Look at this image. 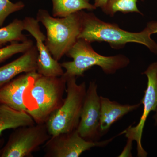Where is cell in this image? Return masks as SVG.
<instances>
[{
  "label": "cell",
  "instance_id": "6da1fadb",
  "mask_svg": "<svg viewBox=\"0 0 157 157\" xmlns=\"http://www.w3.org/2000/svg\"><path fill=\"white\" fill-rule=\"evenodd\" d=\"M65 76L49 77L39 74L25 92L26 112L36 124H45L51 114L61 106L67 89Z\"/></svg>",
  "mask_w": 157,
  "mask_h": 157
},
{
  "label": "cell",
  "instance_id": "7a4b0ae2",
  "mask_svg": "<svg viewBox=\"0 0 157 157\" xmlns=\"http://www.w3.org/2000/svg\"><path fill=\"white\" fill-rule=\"evenodd\" d=\"M151 35L146 27L138 33L128 32L116 24L104 22L93 13L82 11V24L78 39H85L90 43L106 42L114 49L123 48L128 43H139L157 55V43L151 39Z\"/></svg>",
  "mask_w": 157,
  "mask_h": 157
},
{
  "label": "cell",
  "instance_id": "3957f363",
  "mask_svg": "<svg viewBox=\"0 0 157 157\" xmlns=\"http://www.w3.org/2000/svg\"><path fill=\"white\" fill-rule=\"evenodd\" d=\"M36 18L46 29L45 45L53 58L59 61L78 39L82 24V11L67 17H58L41 9Z\"/></svg>",
  "mask_w": 157,
  "mask_h": 157
},
{
  "label": "cell",
  "instance_id": "277c9868",
  "mask_svg": "<svg viewBox=\"0 0 157 157\" xmlns=\"http://www.w3.org/2000/svg\"><path fill=\"white\" fill-rule=\"evenodd\" d=\"M91 43L85 39H78L68 52L66 55L73 61L61 63L66 70L63 76L66 78L83 76L86 71L94 66H98L104 73L111 75L130 64V59L124 55L107 56L99 54L93 49Z\"/></svg>",
  "mask_w": 157,
  "mask_h": 157
},
{
  "label": "cell",
  "instance_id": "5b68a950",
  "mask_svg": "<svg viewBox=\"0 0 157 157\" xmlns=\"http://www.w3.org/2000/svg\"><path fill=\"white\" fill-rule=\"evenodd\" d=\"M67 79V97L61 106L51 114L45 123L51 136L75 131L80 121L86 94V85L85 82L77 84L75 76Z\"/></svg>",
  "mask_w": 157,
  "mask_h": 157
},
{
  "label": "cell",
  "instance_id": "8992f818",
  "mask_svg": "<svg viewBox=\"0 0 157 157\" xmlns=\"http://www.w3.org/2000/svg\"><path fill=\"white\" fill-rule=\"evenodd\" d=\"M0 150L1 157H31L50 138L45 124L19 127Z\"/></svg>",
  "mask_w": 157,
  "mask_h": 157
},
{
  "label": "cell",
  "instance_id": "52a82bcc",
  "mask_svg": "<svg viewBox=\"0 0 157 157\" xmlns=\"http://www.w3.org/2000/svg\"><path fill=\"white\" fill-rule=\"evenodd\" d=\"M113 138L103 141L85 140L76 130L51 136L43 146L45 157H78L86 151L95 147H103Z\"/></svg>",
  "mask_w": 157,
  "mask_h": 157
},
{
  "label": "cell",
  "instance_id": "ba28073f",
  "mask_svg": "<svg viewBox=\"0 0 157 157\" xmlns=\"http://www.w3.org/2000/svg\"><path fill=\"white\" fill-rule=\"evenodd\" d=\"M147 78V86L144 91V96L140 101L143 105V112L139 122L135 127L132 126L122 132L127 138H132L137 144V156H147V152L142 147L141 138L145 122L149 114L155 111L157 108V62L149 65L142 73Z\"/></svg>",
  "mask_w": 157,
  "mask_h": 157
},
{
  "label": "cell",
  "instance_id": "9c48e42d",
  "mask_svg": "<svg viewBox=\"0 0 157 157\" xmlns=\"http://www.w3.org/2000/svg\"><path fill=\"white\" fill-rule=\"evenodd\" d=\"M98 88L95 81L90 82L76 129L85 140L94 142L99 141L102 137L100 131L101 98Z\"/></svg>",
  "mask_w": 157,
  "mask_h": 157
},
{
  "label": "cell",
  "instance_id": "30bf717a",
  "mask_svg": "<svg viewBox=\"0 0 157 157\" xmlns=\"http://www.w3.org/2000/svg\"><path fill=\"white\" fill-rule=\"evenodd\" d=\"M24 29L36 41L38 50L37 72L42 76L60 77L64 73L61 64L53 58L45 43L46 36L41 31L36 18L26 17L23 20Z\"/></svg>",
  "mask_w": 157,
  "mask_h": 157
},
{
  "label": "cell",
  "instance_id": "8fae6325",
  "mask_svg": "<svg viewBox=\"0 0 157 157\" xmlns=\"http://www.w3.org/2000/svg\"><path fill=\"white\" fill-rule=\"evenodd\" d=\"M39 74L37 72L22 73L0 87V104L26 112L24 102L25 92Z\"/></svg>",
  "mask_w": 157,
  "mask_h": 157
},
{
  "label": "cell",
  "instance_id": "7c38bea8",
  "mask_svg": "<svg viewBox=\"0 0 157 157\" xmlns=\"http://www.w3.org/2000/svg\"><path fill=\"white\" fill-rule=\"evenodd\" d=\"M38 55L36 46L34 45L18 58L0 67V87L20 74L37 72Z\"/></svg>",
  "mask_w": 157,
  "mask_h": 157
},
{
  "label": "cell",
  "instance_id": "4fadbf2b",
  "mask_svg": "<svg viewBox=\"0 0 157 157\" xmlns=\"http://www.w3.org/2000/svg\"><path fill=\"white\" fill-rule=\"evenodd\" d=\"M101 98L100 131L102 136L107 134L113 124L129 113L136 110L141 103L130 105L121 104L103 96Z\"/></svg>",
  "mask_w": 157,
  "mask_h": 157
},
{
  "label": "cell",
  "instance_id": "5bb4252c",
  "mask_svg": "<svg viewBox=\"0 0 157 157\" xmlns=\"http://www.w3.org/2000/svg\"><path fill=\"white\" fill-rule=\"evenodd\" d=\"M35 124L33 118L25 111H18L5 104H0V135L7 129Z\"/></svg>",
  "mask_w": 157,
  "mask_h": 157
},
{
  "label": "cell",
  "instance_id": "9a60e30c",
  "mask_svg": "<svg viewBox=\"0 0 157 157\" xmlns=\"http://www.w3.org/2000/svg\"><path fill=\"white\" fill-rule=\"evenodd\" d=\"M52 16L63 17L84 9L93 10L97 8L90 0H52Z\"/></svg>",
  "mask_w": 157,
  "mask_h": 157
},
{
  "label": "cell",
  "instance_id": "2e32d148",
  "mask_svg": "<svg viewBox=\"0 0 157 157\" xmlns=\"http://www.w3.org/2000/svg\"><path fill=\"white\" fill-rule=\"evenodd\" d=\"M24 29L23 20L14 19L8 25L0 29V48L8 42H21L27 39L22 33Z\"/></svg>",
  "mask_w": 157,
  "mask_h": 157
},
{
  "label": "cell",
  "instance_id": "e0dca14e",
  "mask_svg": "<svg viewBox=\"0 0 157 157\" xmlns=\"http://www.w3.org/2000/svg\"><path fill=\"white\" fill-rule=\"evenodd\" d=\"M138 0H108L104 12L113 17L117 12L124 14L129 13H139L142 14L138 9L137 2ZM144 1V0H140Z\"/></svg>",
  "mask_w": 157,
  "mask_h": 157
},
{
  "label": "cell",
  "instance_id": "ac0fdd59",
  "mask_svg": "<svg viewBox=\"0 0 157 157\" xmlns=\"http://www.w3.org/2000/svg\"><path fill=\"white\" fill-rule=\"evenodd\" d=\"M33 45V41L27 39L23 42H12L8 46L0 48V63L14 55L24 53Z\"/></svg>",
  "mask_w": 157,
  "mask_h": 157
},
{
  "label": "cell",
  "instance_id": "d6986e66",
  "mask_svg": "<svg viewBox=\"0 0 157 157\" xmlns=\"http://www.w3.org/2000/svg\"><path fill=\"white\" fill-rule=\"evenodd\" d=\"M25 7L22 2L14 3L9 0H0V27L2 26L10 14L21 10Z\"/></svg>",
  "mask_w": 157,
  "mask_h": 157
},
{
  "label": "cell",
  "instance_id": "ffe728a7",
  "mask_svg": "<svg viewBox=\"0 0 157 157\" xmlns=\"http://www.w3.org/2000/svg\"><path fill=\"white\" fill-rule=\"evenodd\" d=\"M127 138L128 141L126 145L119 157H132L131 150L132 149V144L134 140L130 138Z\"/></svg>",
  "mask_w": 157,
  "mask_h": 157
},
{
  "label": "cell",
  "instance_id": "44dd1931",
  "mask_svg": "<svg viewBox=\"0 0 157 157\" xmlns=\"http://www.w3.org/2000/svg\"><path fill=\"white\" fill-rule=\"evenodd\" d=\"M146 27L148 29L151 33H157V21H151L147 23Z\"/></svg>",
  "mask_w": 157,
  "mask_h": 157
},
{
  "label": "cell",
  "instance_id": "7402d4cb",
  "mask_svg": "<svg viewBox=\"0 0 157 157\" xmlns=\"http://www.w3.org/2000/svg\"><path fill=\"white\" fill-rule=\"evenodd\" d=\"M108 0H94V6L96 8H101L104 11L107 6Z\"/></svg>",
  "mask_w": 157,
  "mask_h": 157
},
{
  "label": "cell",
  "instance_id": "603a6c76",
  "mask_svg": "<svg viewBox=\"0 0 157 157\" xmlns=\"http://www.w3.org/2000/svg\"><path fill=\"white\" fill-rule=\"evenodd\" d=\"M155 112V115L153 116V117L155 120V125H157V108Z\"/></svg>",
  "mask_w": 157,
  "mask_h": 157
}]
</instances>
